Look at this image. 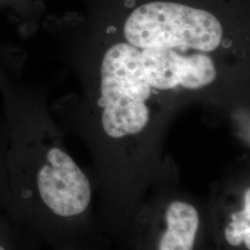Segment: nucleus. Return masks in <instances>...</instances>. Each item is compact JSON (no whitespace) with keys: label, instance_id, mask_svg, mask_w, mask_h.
Segmentation results:
<instances>
[{"label":"nucleus","instance_id":"obj_7","mask_svg":"<svg viewBox=\"0 0 250 250\" xmlns=\"http://www.w3.org/2000/svg\"><path fill=\"white\" fill-rule=\"evenodd\" d=\"M6 140L0 129V215L4 214L9 203V182L6 167Z\"/></svg>","mask_w":250,"mask_h":250},{"label":"nucleus","instance_id":"obj_1","mask_svg":"<svg viewBox=\"0 0 250 250\" xmlns=\"http://www.w3.org/2000/svg\"><path fill=\"white\" fill-rule=\"evenodd\" d=\"M9 203L4 214L32 250H108L94 181L67 150L40 91L21 75L0 88Z\"/></svg>","mask_w":250,"mask_h":250},{"label":"nucleus","instance_id":"obj_3","mask_svg":"<svg viewBox=\"0 0 250 250\" xmlns=\"http://www.w3.org/2000/svg\"><path fill=\"white\" fill-rule=\"evenodd\" d=\"M128 250H212L205 199L162 164L134 221Z\"/></svg>","mask_w":250,"mask_h":250},{"label":"nucleus","instance_id":"obj_4","mask_svg":"<svg viewBox=\"0 0 250 250\" xmlns=\"http://www.w3.org/2000/svg\"><path fill=\"white\" fill-rule=\"evenodd\" d=\"M206 200L212 250H250L249 171L214 184Z\"/></svg>","mask_w":250,"mask_h":250},{"label":"nucleus","instance_id":"obj_2","mask_svg":"<svg viewBox=\"0 0 250 250\" xmlns=\"http://www.w3.org/2000/svg\"><path fill=\"white\" fill-rule=\"evenodd\" d=\"M121 39L135 47L164 50L175 62L204 71L218 69L217 56L226 41L212 13L169 1L137 7L126 19Z\"/></svg>","mask_w":250,"mask_h":250},{"label":"nucleus","instance_id":"obj_6","mask_svg":"<svg viewBox=\"0 0 250 250\" xmlns=\"http://www.w3.org/2000/svg\"><path fill=\"white\" fill-rule=\"evenodd\" d=\"M0 250H32L5 214L0 215Z\"/></svg>","mask_w":250,"mask_h":250},{"label":"nucleus","instance_id":"obj_5","mask_svg":"<svg viewBox=\"0 0 250 250\" xmlns=\"http://www.w3.org/2000/svg\"><path fill=\"white\" fill-rule=\"evenodd\" d=\"M25 55L21 47L0 40V88L8 81L22 74Z\"/></svg>","mask_w":250,"mask_h":250}]
</instances>
